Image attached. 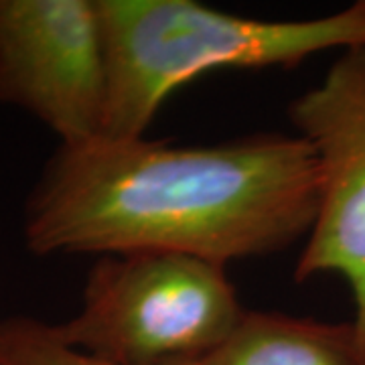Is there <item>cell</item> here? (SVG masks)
Returning <instances> with one entry per match:
<instances>
[{
    "label": "cell",
    "mask_w": 365,
    "mask_h": 365,
    "mask_svg": "<svg viewBox=\"0 0 365 365\" xmlns=\"http://www.w3.org/2000/svg\"><path fill=\"white\" fill-rule=\"evenodd\" d=\"M106 49L98 0H0V102L59 144L102 134Z\"/></svg>",
    "instance_id": "5"
},
{
    "label": "cell",
    "mask_w": 365,
    "mask_h": 365,
    "mask_svg": "<svg viewBox=\"0 0 365 365\" xmlns=\"http://www.w3.org/2000/svg\"><path fill=\"white\" fill-rule=\"evenodd\" d=\"M106 49L100 136H146L163 104L215 69L294 67L365 45V0L304 21H260L195 0H98Z\"/></svg>",
    "instance_id": "2"
},
{
    "label": "cell",
    "mask_w": 365,
    "mask_h": 365,
    "mask_svg": "<svg viewBox=\"0 0 365 365\" xmlns=\"http://www.w3.org/2000/svg\"><path fill=\"white\" fill-rule=\"evenodd\" d=\"M317 207V160L299 134L205 146L96 136L57 146L23 234L35 256L177 252L227 266L307 240Z\"/></svg>",
    "instance_id": "1"
},
{
    "label": "cell",
    "mask_w": 365,
    "mask_h": 365,
    "mask_svg": "<svg viewBox=\"0 0 365 365\" xmlns=\"http://www.w3.org/2000/svg\"><path fill=\"white\" fill-rule=\"evenodd\" d=\"M0 365H106L71 349L55 327L35 317L0 319Z\"/></svg>",
    "instance_id": "7"
},
{
    "label": "cell",
    "mask_w": 365,
    "mask_h": 365,
    "mask_svg": "<svg viewBox=\"0 0 365 365\" xmlns=\"http://www.w3.org/2000/svg\"><path fill=\"white\" fill-rule=\"evenodd\" d=\"M288 118L319 170L317 217L294 280L343 278L365 339V45L341 51L323 79L288 104Z\"/></svg>",
    "instance_id": "4"
},
{
    "label": "cell",
    "mask_w": 365,
    "mask_h": 365,
    "mask_svg": "<svg viewBox=\"0 0 365 365\" xmlns=\"http://www.w3.org/2000/svg\"><path fill=\"white\" fill-rule=\"evenodd\" d=\"M225 268L177 252L100 256L55 333L106 365H201L246 314Z\"/></svg>",
    "instance_id": "3"
},
{
    "label": "cell",
    "mask_w": 365,
    "mask_h": 365,
    "mask_svg": "<svg viewBox=\"0 0 365 365\" xmlns=\"http://www.w3.org/2000/svg\"><path fill=\"white\" fill-rule=\"evenodd\" d=\"M201 365H365V339L353 321L246 311L234 335Z\"/></svg>",
    "instance_id": "6"
}]
</instances>
